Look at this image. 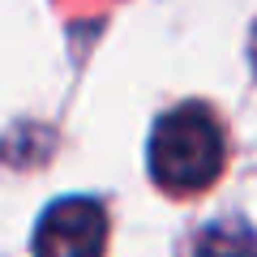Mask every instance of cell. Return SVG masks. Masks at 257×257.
I'll list each match as a JSON object with an SVG mask.
<instances>
[{"label":"cell","mask_w":257,"mask_h":257,"mask_svg":"<svg viewBox=\"0 0 257 257\" xmlns=\"http://www.w3.org/2000/svg\"><path fill=\"white\" fill-rule=\"evenodd\" d=\"M223 172V128L210 116V107L189 103V107L167 111L150 133V176L167 193H202Z\"/></svg>","instance_id":"obj_1"},{"label":"cell","mask_w":257,"mask_h":257,"mask_svg":"<svg viewBox=\"0 0 257 257\" xmlns=\"http://www.w3.org/2000/svg\"><path fill=\"white\" fill-rule=\"evenodd\" d=\"M197 257H253V231L244 223H214L197 240Z\"/></svg>","instance_id":"obj_3"},{"label":"cell","mask_w":257,"mask_h":257,"mask_svg":"<svg viewBox=\"0 0 257 257\" xmlns=\"http://www.w3.org/2000/svg\"><path fill=\"white\" fill-rule=\"evenodd\" d=\"M107 214L90 197H64L47 206L35 227V257H103Z\"/></svg>","instance_id":"obj_2"}]
</instances>
